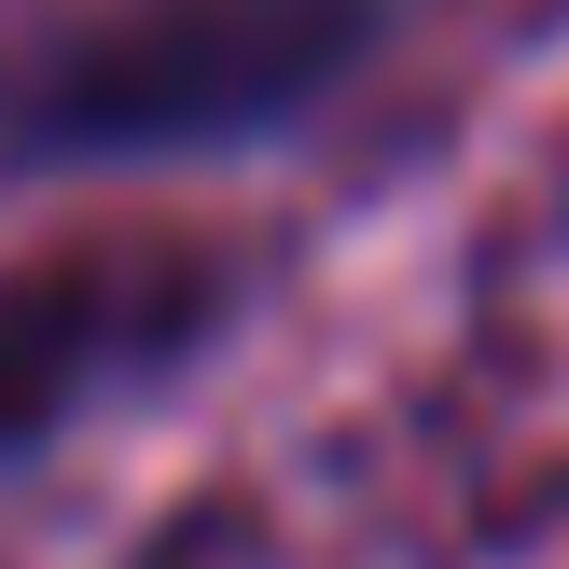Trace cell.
Here are the masks:
<instances>
[{"mask_svg":"<svg viewBox=\"0 0 569 569\" xmlns=\"http://www.w3.org/2000/svg\"><path fill=\"white\" fill-rule=\"evenodd\" d=\"M376 42V0H83L0 70V153L167 167L320 111Z\"/></svg>","mask_w":569,"mask_h":569,"instance_id":"obj_1","label":"cell"},{"mask_svg":"<svg viewBox=\"0 0 569 569\" xmlns=\"http://www.w3.org/2000/svg\"><path fill=\"white\" fill-rule=\"evenodd\" d=\"M209 320H222V264L194 237H70L42 264H14L0 278V459L126 403Z\"/></svg>","mask_w":569,"mask_h":569,"instance_id":"obj_2","label":"cell"}]
</instances>
